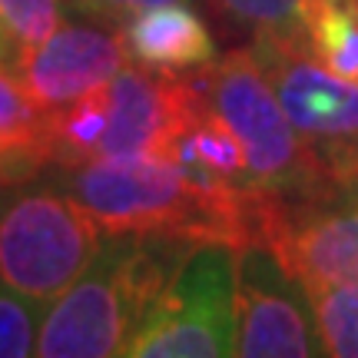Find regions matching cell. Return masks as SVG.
Listing matches in <instances>:
<instances>
[{
  "mask_svg": "<svg viewBox=\"0 0 358 358\" xmlns=\"http://www.w3.org/2000/svg\"><path fill=\"white\" fill-rule=\"evenodd\" d=\"M236 355H325L308 289L268 245H245L236 252Z\"/></svg>",
  "mask_w": 358,
  "mask_h": 358,
  "instance_id": "cell-6",
  "label": "cell"
},
{
  "mask_svg": "<svg viewBox=\"0 0 358 358\" xmlns=\"http://www.w3.org/2000/svg\"><path fill=\"white\" fill-rule=\"evenodd\" d=\"M123 34L100 27L64 24L50 37L17 53L13 70L43 110H64L73 100L106 87L127 66Z\"/></svg>",
  "mask_w": 358,
  "mask_h": 358,
  "instance_id": "cell-10",
  "label": "cell"
},
{
  "mask_svg": "<svg viewBox=\"0 0 358 358\" xmlns=\"http://www.w3.org/2000/svg\"><path fill=\"white\" fill-rule=\"evenodd\" d=\"M325 159V179H329V199L358 206V143L345 146H319Z\"/></svg>",
  "mask_w": 358,
  "mask_h": 358,
  "instance_id": "cell-19",
  "label": "cell"
},
{
  "mask_svg": "<svg viewBox=\"0 0 358 358\" xmlns=\"http://www.w3.org/2000/svg\"><path fill=\"white\" fill-rule=\"evenodd\" d=\"M106 236L73 192H13L0 203V282L50 306L90 268Z\"/></svg>",
  "mask_w": 358,
  "mask_h": 358,
  "instance_id": "cell-4",
  "label": "cell"
},
{
  "mask_svg": "<svg viewBox=\"0 0 358 358\" xmlns=\"http://www.w3.org/2000/svg\"><path fill=\"white\" fill-rule=\"evenodd\" d=\"M66 192L96 216L106 232L159 236L176 243H259V206L266 189L192 176L166 156L93 159L66 169Z\"/></svg>",
  "mask_w": 358,
  "mask_h": 358,
  "instance_id": "cell-1",
  "label": "cell"
},
{
  "mask_svg": "<svg viewBox=\"0 0 358 358\" xmlns=\"http://www.w3.org/2000/svg\"><path fill=\"white\" fill-rule=\"evenodd\" d=\"M166 159L189 169L192 176L256 189L252 173H249V159H245V146L229 129V123L206 103V96L199 103V110L186 120V127L166 146Z\"/></svg>",
  "mask_w": 358,
  "mask_h": 358,
  "instance_id": "cell-12",
  "label": "cell"
},
{
  "mask_svg": "<svg viewBox=\"0 0 358 358\" xmlns=\"http://www.w3.org/2000/svg\"><path fill=\"white\" fill-rule=\"evenodd\" d=\"M77 10L103 17V20H123V17H136L140 10L159 7V3H173V0H70Z\"/></svg>",
  "mask_w": 358,
  "mask_h": 358,
  "instance_id": "cell-20",
  "label": "cell"
},
{
  "mask_svg": "<svg viewBox=\"0 0 358 358\" xmlns=\"http://www.w3.org/2000/svg\"><path fill=\"white\" fill-rule=\"evenodd\" d=\"M0 64L13 66V47H10V40L3 37V30H0Z\"/></svg>",
  "mask_w": 358,
  "mask_h": 358,
  "instance_id": "cell-21",
  "label": "cell"
},
{
  "mask_svg": "<svg viewBox=\"0 0 358 358\" xmlns=\"http://www.w3.org/2000/svg\"><path fill=\"white\" fill-rule=\"evenodd\" d=\"M3 156L7 153H3V143H0V176H3Z\"/></svg>",
  "mask_w": 358,
  "mask_h": 358,
  "instance_id": "cell-22",
  "label": "cell"
},
{
  "mask_svg": "<svg viewBox=\"0 0 358 358\" xmlns=\"http://www.w3.org/2000/svg\"><path fill=\"white\" fill-rule=\"evenodd\" d=\"M189 243L110 232L90 268L47 306L37 335L40 358L127 355L156 295L173 279L176 252Z\"/></svg>",
  "mask_w": 358,
  "mask_h": 358,
  "instance_id": "cell-2",
  "label": "cell"
},
{
  "mask_svg": "<svg viewBox=\"0 0 358 358\" xmlns=\"http://www.w3.org/2000/svg\"><path fill=\"white\" fill-rule=\"evenodd\" d=\"M259 245H268L302 285L358 289V206L262 196Z\"/></svg>",
  "mask_w": 358,
  "mask_h": 358,
  "instance_id": "cell-7",
  "label": "cell"
},
{
  "mask_svg": "<svg viewBox=\"0 0 358 358\" xmlns=\"http://www.w3.org/2000/svg\"><path fill=\"white\" fill-rule=\"evenodd\" d=\"M123 40H127L129 57L146 66L192 70V66L216 60V43H213L209 27L182 0L159 3V7L129 17Z\"/></svg>",
  "mask_w": 358,
  "mask_h": 358,
  "instance_id": "cell-11",
  "label": "cell"
},
{
  "mask_svg": "<svg viewBox=\"0 0 358 358\" xmlns=\"http://www.w3.org/2000/svg\"><path fill=\"white\" fill-rule=\"evenodd\" d=\"M199 103L203 90L192 73L127 64L110 80V123L100 143V159L166 156V146Z\"/></svg>",
  "mask_w": 358,
  "mask_h": 358,
  "instance_id": "cell-9",
  "label": "cell"
},
{
  "mask_svg": "<svg viewBox=\"0 0 358 358\" xmlns=\"http://www.w3.org/2000/svg\"><path fill=\"white\" fill-rule=\"evenodd\" d=\"M302 40L329 70L358 80V0H315Z\"/></svg>",
  "mask_w": 358,
  "mask_h": 358,
  "instance_id": "cell-14",
  "label": "cell"
},
{
  "mask_svg": "<svg viewBox=\"0 0 358 358\" xmlns=\"http://www.w3.org/2000/svg\"><path fill=\"white\" fill-rule=\"evenodd\" d=\"M252 53L285 116L308 143H358V80L342 77L315 60L302 34H256Z\"/></svg>",
  "mask_w": 358,
  "mask_h": 358,
  "instance_id": "cell-8",
  "label": "cell"
},
{
  "mask_svg": "<svg viewBox=\"0 0 358 358\" xmlns=\"http://www.w3.org/2000/svg\"><path fill=\"white\" fill-rule=\"evenodd\" d=\"M325 355L358 358V289L348 285H306Z\"/></svg>",
  "mask_w": 358,
  "mask_h": 358,
  "instance_id": "cell-15",
  "label": "cell"
},
{
  "mask_svg": "<svg viewBox=\"0 0 358 358\" xmlns=\"http://www.w3.org/2000/svg\"><path fill=\"white\" fill-rule=\"evenodd\" d=\"M256 34H302L315 0H213Z\"/></svg>",
  "mask_w": 358,
  "mask_h": 358,
  "instance_id": "cell-18",
  "label": "cell"
},
{
  "mask_svg": "<svg viewBox=\"0 0 358 358\" xmlns=\"http://www.w3.org/2000/svg\"><path fill=\"white\" fill-rule=\"evenodd\" d=\"M64 27V0H0V30L17 53L37 47Z\"/></svg>",
  "mask_w": 358,
  "mask_h": 358,
  "instance_id": "cell-16",
  "label": "cell"
},
{
  "mask_svg": "<svg viewBox=\"0 0 358 358\" xmlns=\"http://www.w3.org/2000/svg\"><path fill=\"white\" fill-rule=\"evenodd\" d=\"M47 306L0 282V358L37 355V335Z\"/></svg>",
  "mask_w": 358,
  "mask_h": 358,
  "instance_id": "cell-17",
  "label": "cell"
},
{
  "mask_svg": "<svg viewBox=\"0 0 358 358\" xmlns=\"http://www.w3.org/2000/svg\"><path fill=\"white\" fill-rule=\"evenodd\" d=\"M50 110H43L10 64H0V143H3V176H24L50 163L47 153Z\"/></svg>",
  "mask_w": 358,
  "mask_h": 358,
  "instance_id": "cell-13",
  "label": "cell"
},
{
  "mask_svg": "<svg viewBox=\"0 0 358 358\" xmlns=\"http://www.w3.org/2000/svg\"><path fill=\"white\" fill-rule=\"evenodd\" d=\"M192 77L206 103L245 146L256 189L289 199H329L322 150L292 127L256 53H222L203 66H192Z\"/></svg>",
  "mask_w": 358,
  "mask_h": 358,
  "instance_id": "cell-3",
  "label": "cell"
},
{
  "mask_svg": "<svg viewBox=\"0 0 358 358\" xmlns=\"http://www.w3.org/2000/svg\"><path fill=\"white\" fill-rule=\"evenodd\" d=\"M236 252L206 243L182 256L156 295L127 355L133 358H226L236 355Z\"/></svg>",
  "mask_w": 358,
  "mask_h": 358,
  "instance_id": "cell-5",
  "label": "cell"
}]
</instances>
